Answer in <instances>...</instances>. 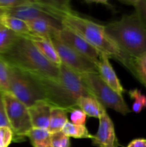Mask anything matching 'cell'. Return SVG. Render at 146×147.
I'll list each match as a JSON object with an SVG mask.
<instances>
[{
  "label": "cell",
  "mask_w": 146,
  "mask_h": 147,
  "mask_svg": "<svg viewBox=\"0 0 146 147\" xmlns=\"http://www.w3.org/2000/svg\"><path fill=\"white\" fill-rule=\"evenodd\" d=\"M0 55L9 65L30 74L58 80V66L44 57L29 38L19 36L11 48Z\"/></svg>",
  "instance_id": "1"
},
{
  "label": "cell",
  "mask_w": 146,
  "mask_h": 147,
  "mask_svg": "<svg viewBox=\"0 0 146 147\" xmlns=\"http://www.w3.org/2000/svg\"><path fill=\"white\" fill-rule=\"evenodd\" d=\"M104 27L109 37L127 58L146 55V27L135 12Z\"/></svg>",
  "instance_id": "2"
},
{
  "label": "cell",
  "mask_w": 146,
  "mask_h": 147,
  "mask_svg": "<svg viewBox=\"0 0 146 147\" xmlns=\"http://www.w3.org/2000/svg\"><path fill=\"white\" fill-rule=\"evenodd\" d=\"M61 24L63 27L77 33L100 53L106 55L109 58L116 59L128 68L132 59L127 58L123 54L117 45L107 34L104 26L80 17L74 12L64 16Z\"/></svg>",
  "instance_id": "3"
},
{
  "label": "cell",
  "mask_w": 146,
  "mask_h": 147,
  "mask_svg": "<svg viewBox=\"0 0 146 147\" xmlns=\"http://www.w3.org/2000/svg\"><path fill=\"white\" fill-rule=\"evenodd\" d=\"M10 66L9 93L27 108L40 100H46L44 88L37 76Z\"/></svg>",
  "instance_id": "4"
},
{
  "label": "cell",
  "mask_w": 146,
  "mask_h": 147,
  "mask_svg": "<svg viewBox=\"0 0 146 147\" xmlns=\"http://www.w3.org/2000/svg\"><path fill=\"white\" fill-rule=\"evenodd\" d=\"M80 76L91 96L99 100L104 108H110L123 115L131 112L123 96L109 87L98 73H84Z\"/></svg>",
  "instance_id": "5"
},
{
  "label": "cell",
  "mask_w": 146,
  "mask_h": 147,
  "mask_svg": "<svg viewBox=\"0 0 146 147\" xmlns=\"http://www.w3.org/2000/svg\"><path fill=\"white\" fill-rule=\"evenodd\" d=\"M4 110L10 128L14 134V142H21L31 129L28 108L9 92L2 93Z\"/></svg>",
  "instance_id": "6"
},
{
  "label": "cell",
  "mask_w": 146,
  "mask_h": 147,
  "mask_svg": "<svg viewBox=\"0 0 146 147\" xmlns=\"http://www.w3.org/2000/svg\"><path fill=\"white\" fill-rule=\"evenodd\" d=\"M50 40L58 53L62 63L64 65L79 74L98 73L97 65L91 60L67 47L55 36L51 37Z\"/></svg>",
  "instance_id": "7"
},
{
  "label": "cell",
  "mask_w": 146,
  "mask_h": 147,
  "mask_svg": "<svg viewBox=\"0 0 146 147\" xmlns=\"http://www.w3.org/2000/svg\"><path fill=\"white\" fill-rule=\"evenodd\" d=\"M55 37L67 47L91 60L97 66L101 53L77 33L62 26Z\"/></svg>",
  "instance_id": "8"
},
{
  "label": "cell",
  "mask_w": 146,
  "mask_h": 147,
  "mask_svg": "<svg viewBox=\"0 0 146 147\" xmlns=\"http://www.w3.org/2000/svg\"><path fill=\"white\" fill-rule=\"evenodd\" d=\"M58 80L76 102L81 97L92 96L80 74L62 63L59 66Z\"/></svg>",
  "instance_id": "9"
},
{
  "label": "cell",
  "mask_w": 146,
  "mask_h": 147,
  "mask_svg": "<svg viewBox=\"0 0 146 147\" xmlns=\"http://www.w3.org/2000/svg\"><path fill=\"white\" fill-rule=\"evenodd\" d=\"M99 120L98 130L92 139L93 145L97 147H118L114 124L106 111Z\"/></svg>",
  "instance_id": "10"
},
{
  "label": "cell",
  "mask_w": 146,
  "mask_h": 147,
  "mask_svg": "<svg viewBox=\"0 0 146 147\" xmlns=\"http://www.w3.org/2000/svg\"><path fill=\"white\" fill-rule=\"evenodd\" d=\"M26 22L33 35L47 39L55 36L58 30L62 27L60 22L44 18L34 19Z\"/></svg>",
  "instance_id": "11"
},
{
  "label": "cell",
  "mask_w": 146,
  "mask_h": 147,
  "mask_svg": "<svg viewBox=\"0 0 146 147\" xmlns=\"http://www.w3.org/2000/svg\"><path fill=\"white\" fill-rule=\"evenodd\" d=\"M52 106L47 100H40L28 108L33 128L47 129Z\"/></svg>",
  "instance_id": "12"
},
{
  "label": "cell",
  "mask_w": 146,
  "mask_h": 147,
  "mask_svg": "<svg viewBox=\"0 0 146 147\" xmlns=\"http://www.w3.org/2000/svg\"><path fill=\"white\" fill-rule=\"evenodd\" d=\"M97 67L99 75L103 81L117 93L123 94L124 88L109 61V57L106 55L101 53L100 62Z\"/></svg>",
  "instance_id": "13"
},
{
  "label": "cell",
  "mask_w": 146,
  "mask_h": 147,
  "mask_svg": "<svg viewBox=\"0 0 146 147\" xmlns=\"http://www.w3.org/2000/svg\"><path fill=\"white\" fill-rule=\"evenodd\" d=\"M29 39L31 40L34 45L37 47V50L40 52V53L49 61L58 67L62 64L60 56L53 46L50 39L43 38L34 35Z\"/></svg>",
  "instance_id": "14"
},
{
  "label": "cell",
  "mask_w": 146,
  "mask_h": 147,
  "mask_svg": "<svg viewBox=\"0 0 146 147\" xmlns=\"http://www.w3.org/2000/svg\"><path fill=\"white\" fill-rule=\"evenodd\" d=\"M0 24L19 36L27 38H31L34 36L30 32L25 21H23L17 17L7 15L4 14V12L0 15Z\"/></svg>",
  "instance_id": "15"
},
{
  "label": "cell",
  "mask_w": 146,
  "mask_h": 147,
  "mask_svg": "<svg viewBox=\"0 0 146 147\" xmlns=\"http://www.w3.org/2000/svg\"><path fill=\"white\" fill-rule=\"evenodd\" d=\"M77 106L87 116L100 119L105 111V108L92 96L81 97L77 102Z\"/></svg>",
  "instance_id": "16"
},
{
  "label": "cell",
  "mask_w": 146,
  "mask_h": 147,
  "mask_svg": "<svg viewBox=\"0 0 146 147\" xmlns=\"http://www.w3.org/2000/svg\"><path fill=\"white\" fill-rule=\"evenodd\" d=\"M65 110L58 107L52 106L50 114V124L47 130L50 134L61 131L63 126L68 121Z\"/></svg>",
  "instance_id": "17"
},
{
  "label": "cell",
  "mask_w": 146,
  "mask_h": 147,
  "mask_svg": "<svg viewBox=\"0 0 146 147\" xmlns=\"http://www.w3.org/2000/svg\"><path fill=\"white\" fill-rule=\"evenodd\" d=\"M27 137L29 139L33 147H51L50 133L47 129L32 127L27 133Z\"/></svg>",
  "instance_id": "18"
},
{
  "label": "cell",
  "mask_w": 146,
  "mask_h": 147,
  "mask_svg": "<svg viewBox=\"0 0 146 147\" xmlns=\"http://www.w3.org/2000/svg\"><path fill=\"white\" fill-rule=\"evenodd\" d=\"M127 69L146 87V55L132 59Z\"/></svg>",
  "instance_id": "19"
},
{
  "label": "cell",
  "mask_w": 146,
  "mask_h": 147,
  "mask_svg": "<svg viewBox=\"0 0 146 147\" xmlns=\"http://www.w3.org/2000/svg\"><path fill=\"white\" fill-rule=\"evenodd\" d=\"M62 131L69 137L75 139H92V135L89 133L85 125H75L68 121L63 126Z\"/></svg>",
  "instance_id": "20"
},
{
  "label": "cell",
  "mask_w": 146,
  "mask_h": 147,
  "mask_svg": "<svg viewBox=\"0 0 146 147\" xmlns=\"http://www.w3.org/2000/svg\"><path fill=\"white\" fill-rule=\"evenodd\" d=\"M19 37L18 34L1 25L0 27V54L9 50Z\"/></svg>",
  "instance_id": "21"
},
{
  "label": "cell",
  "mask_w": 146,
  "mask_h": 147,
  "mask_svg": "<svg viewBox=\"0 0 146 147\" xmlns=\"http://www.w3.org/2000/svg\"><path fill=\"white\" fill-rule=\"evenodd\" d=\"M9 64L0 55V90L9 92Z\"/></svg>",
  "instance_id": "22"
},
{
  "label": "cell",
  "mask_w": 146,
  "mask_h": 147,
  "mask_svg": "<svg viewBox=\"0 0 146 147\" xmlns=\"http://www.w3.org/2000/svg\"><path fill=\"white\" fill-rule=\"evenodd\" d=\"M130 98L134 100L133 104V111L135 113H140L144 108L146 107V96L141 93L137 89H134L129 91Z\"/></svg>",
  "instance_id": "23"
},
{
  "label": "cell",
  "mask_w": 146,
  "mask_h": 147,
  "mask_svg": "<svg viewBox=\"0 0 146 147\" xmlns=\"http://www.w3.org/2000/svg\"><path fill=\"white\" fill-rule=\"evenodd\" d=\"M51 147H70V137L66 136L62 131L50 134Z\"/></svg>",
  "instance_id": "24"
},
{
  "label": "cell",
  "mask_w": 146,
  "mask_h": 147,
  "mask_svg": "<svg viewBox=\"0 0 146 147\" xmlns=\"http://www.w3.org/2000/svg\"><path fill=\"white\" fill-rule=\"evenodd\" d=\"M131 4L135 9V12L137 14L143 24L146 27V0H128L124 3Z\"/></svg>",
  "instance_id": "25"
},
{
  "label": "cell",
  "mask_w": 146,
  "mask_h": 147,
  "mask_svg": "<svg viewBox=\"0 0 146 147\" xmlns=\"http://www.w3.org/2000/svg\"><path fill=\"white\" fill-rule=\"evenodd\" d=\"M14 134L9 126H0V147H8L13 141Z\"/></svg>",
  "instance_id": "26"
},
{
  "label": "cell",
  "mask_w": 146,
  "mask_h": 147,
  "mask_svg": "<svg viewBox=\"0 0 146 147\" xmlns=\"http://www.w3.org/2000/svg\"><path fill=\"white\" fill-rule=\"evenodd\" d=\"M30 0H0V10L7 11L11 9L17 8L27 5Z\"/></svg>",
  "instance_id": "27"
},
{
  "label": "cell",
  "mask_w": 146,
  "mask_h": 147,
  "mask_svg": "<svg viewBox=\"0 0 146 147\" xmlns=\"http://www.w3.org/2000/svg\"><path fill=\"white\" fill-rule=\"evenodd\" d=\"M86 118H87V115L79 109H74L71 112L70 119H71L72 123L73 124L84 125L86 122Z\"/></svg>",
  "instance_id": "28"
},
{
  "label": "cell",
  "mask_w": 146,
  "mask_h": 147,
  "mask_svg": "<svg viewBox=\"0 0 146 147\" xmlns=\"http://www.w3.org/2000/svg\"><path fill=\"white\" fill-rule=\"evenodd\" d=\"M0 126H9V127H10L8 121H7V116H6L2 92L1 90H0Z\"/></svg>",
  "instance_id": "29"
},
{
  "label": "cell",
  "mask_w": 146,
  "mask_h": 147,
  "mask_svg": "<svg viewBox=\"0 0 146 147\" xmlns=\"http://www.w3.org/2000/svg\"><path fill=\"white\" fill-rule=\"evenodd\" d=\"M127 147H146V139H135V140L132 141Z\"/></svg>",
  "instance_id": "30"
},
{
  "label": "cell",
  "mask_w": 146,
  "mask_h": 147,
  "mask_svg": "<svg viewBox=\"0 0 146 147\" xmlns=\"http://www.w3.org/2000/svg\"><path fill=\"white\" fill-rule=\"evenodd\" d=\"M4 12V11H3V10H0V15H1V14H3Z\"/></svg>",
  "instance_id": "31"
},
{
  "label": "cell",
  "mask_w": 146,
  "mask_h": 147,
  "mask_svg": "<svg viewBox=\"0 0 146 147\" xmlns=\"http://www.w3.org/2000/svg\"><path fill=\"white\" fill-rule=\"evenodd\" d=\"M1 24H0V27H1Z\"/></svg>",
  "instance_id": "32"
}]
</instances>
